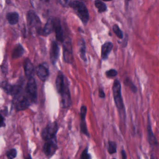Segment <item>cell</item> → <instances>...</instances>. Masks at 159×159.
Listing matches in <instances>:
<instances>
[{
	"label": "cell",
	"instance_id": "11",
	"mask_svg": "<svg viewBox=\"0 0 159 159\" xmlns=\"http://www.w3.org/2000/svg\"><path fill=\"white\" fill-rule=\"evenodd\" d=\"M87 112V108L85 105H82L80 109V116L81 122L80 123V131L83 134L86 136H89L88 129H87V124L86 122V116Z\"/></svg>",
	"mask_w": 159,
	"mask_h": 159
},
{
	"label": "cell",
	"instance_id": "8",
	"mask_svg": "<svg viewBox=\"0 0 159 159\" xmlns=\"http://www.w3.org/2000/svg\"><path fill=\"white\" fill-rule=\"evenodd\" d=\"M63 56L65 61L68 63H72L73 62L72 45L71 39L68 38L63 41Z\"/></svg>",
	"mask_w": 159,
	"mask_h": 159
},
{
	"label": "cell",
	"instance_id": "30",
	"mask_svg": "<svg viewBox=\"0 0 159 159\" xmlns=\"http://www.w3.org/2000/svg\"><path fill=\"white\" fill-rule=\"evenodd\" d=\"M5 127V123L4 122V119L3 117L0 115V128Z\"/></svg>",
	"mask_w": 159,
	"mask_h": 159
},
{
	"label": "cell",
	"instance_id": "4",
	"mask_svg": "<svg viewBox=\"0 0 159 159\" xmlns=\"http://www.w3.org/2000/svg\"><path fill=\"white\" fill-rule=\"evenodd\" d=\"M113 92L114 101L117 108L122 110L124 108V105L121 95V84L117 79H116L113 84Z\"/></svg>",
	"mask_w": 159,
	"mask_h": 159
},
{
	"label": "cell",
	"instance_id": "23",
	"mask_svg": "<svg viewBox=\"0 0 159 159\" xmlns=\"http://www.w3.org/2000/svg\"><path fill=\"white\" fill-rule=\"evenodd\" d=\"M107 151L110 155L116 153L117 145L115 142H111V141L108 142Z\"/></svg>",
	"mask_w": 159,
	"mask_h": 159
},
{
	"label": "cell",
	"instance_id": "25",
	"mask_svg": "<svg viewBox=\"0 0 159 159\" xmlns=\"http://www.w3.org/2000/svg\"><path fill=\"white\" fill-rule=\"evenodd\" d=\"M125 82H126V85L129 86V87L131 90L133 92H134V93H136V92H137V87H136V86L134 85L133 83L129 79L127 78V79L125 80Z\"/></svg>",
	"mask_w": 159,
	"mask_h": 159
},
{
	"label": "cell",
	"instance_id": "2",
	"mask_svg": "<svg viewBox=\"0 0 159 159\" xmlns=\"http://www.w3.org/2000/svg\"><path fill=\"white\" fill-rule=\"evenodd\" d=\"M28 26L32 32L43 35V29L41 28L40 18L33 11H29L27 15Z\"/></svg>",
	"mask_w": 159,
	"mask_h": 159
},
{
	"label": "cell",
	"instance_id": "21",
	"mask_svg": "<svg viewBox=\"0 0 159 159\" xmlns=\"http://www.w3.org/2000/svg\"><path fill=\"white\" fill-rule=\"evenodd\" d=\"M80 55L81 58L84 61H87L86 56V44L84 40L82 39L79 42Z\"/></svg>",
	"mask_w": 159,
	"mask_h": 159
},
{
	"label": "cell",
	"instance_id": "20",
	"mask_svg": "<svg viewBox=\"0 0 159 159\" xmlns=\"http://www.w3.org/2000/svg\"><path fill=\"white\" fill-rule=\"evenodd\" d=\"M7 18L9 24L15 25L18 22L19 16L17 12H10L7 15Z\"/></svg>",
	"mask_w": 159,
	"mask_h": 159
},
{
	"label": "cell",
	"instance_id": "16",
	"mask_svg": "<svg viewBox=\"0 0 159 159\" xmlns=\"http://www.w3.org/2000/svg\"><path fill=\"white\" fill-rule=\"evenodd\" d=\"M150 118L148 119V142L150 145L152 146H156L158 145V142L157 141L156 136L154 135L152 131V127H151V122H150Z\"/></svg>",
	"mask_w": 159,
	"mask_h": 159
},
{
	"label": "cell",
	"instance_id": "27",
	"mask_svg": "<svg viewBox=\"0 0 159 159\" xmlns=\"http://www.w3.org/2000/svg\"><path fill=\"white\" fill-rule=\"evenodd\" d=\"M17 151L16 149H11L7 152V158L9 159H14L16 157Z\"/></svg>",
	"mask_w": 159,
	"mask_h": 159
},
{
	"label": "cell",
	"instance_id": "24",
	"mask_svg": "<svg viewBox=\"0 0 159 159\" xmlns=\"http://www.w3.org/2000/svg\"><path fill=\"white\" fill-rule=\"evenodd\" d=\"M113 31L120 39H122L123 37V33L117 24H115L113 27Z\"/></svg>",
	"mask_w": 159,
	"mask_h": 159
},
{
	"label": "cell",
	"instance_id": "1",
	"mask_svg": "<svg viewBox=\"0 0 159 159\" xmlns=\"http://www.w3.org/2000/svg\"><path fill=\"white\" fill-rule=\"evenodd\" d=\"M56 88L61 96V103L64 108H68L71 105L72 101L69 85L62 72L58 73L56 81Z\"/></svg>",
	"mask_w": 159,
	"mask_h": 159
},
{
	"label": "cell",
	"instance_id": "12",
	"mask_svg": "<svg viewBox=\"0 0 159 159\" xmlns=\"http://www.w3.org/2000/svg\"><path fill=\"white\" fill-rule=\"evenodd\" d=\"M36 74L41 81H46L49 76L48 68L43 64L38 65L36 69Z\"/></svg>",
	"mask_w": 159,
	"mask_h": 159
},
{
	"label": "cell",
	"instance_id": "19",
	"mask_svg": "<svg viewBox=\"0 0 159 159\" xmlns=\"http://www.w3.org/2000/svg\"><path fill=\"white\" fill-rule=\"evenodd\" d=\"M24 52H25V50H24L22 46L20 44H18L15 47L13 52H12V58L13 59L19 58L22 57Z\"/></svg>",
	"mask_w": 159,
	"mask_h": 159
},
{
	"label": "cell",
	"instance_id": "3",
	"mask_svg": "<svg viewBox=\"0 0 159 159\" xmlns=\"http://www.w3.org/2000/svg\"><path fill=\"white\" fill-rule=\"evenodd\" d=\"M70 6L73 8L81 21L84 23H87L89 20V13L84 3L79 1H74L70 4Z\"/></svg>",
	"mask_w": 159,
	"mask_h": 159
},
{
	"label": "cell",
	"instance_id": "28",
	"mask_svg": "<svg viewBox=\"0 0 159 159\" xmlns=\"http://www.w3.org/2000/svg\"><path fill=\"white\" fill-rule=\"evenodd\" d=\"M80 159H89L91 158L89 154L88 153V148H86V149H84L81 154V156H80Z\"/></svg>",
	"mask_w": 159,
	"mask_h": 159
},
{
	"label": "cell",
	"instance_id": "33",
	"mask_svg": "<svg viewBox=\"0 0 159 159\" xmlns=\"http://www.w3.org/2000/svg\"><path fill=\"white\" fill-rule=\"evenodd\" d=\"M102 1H105V2H109V1H111L112 0H102Z\"/></svg>",
	"mask_w": 159,
	"mask_h": 159
},
{
	"label": "cell",
	"instance_id": "10",
	"mask_svg": "<svg viewBox=\"0 0 159 159\" xmlns=\"http://www.w3.org/2000/svg\"><path fill=\"white\" fill-rule=\"evenodd\" d=\"M43 146V152L48 158L53 157L58 148L56 139L46 141Z\"/></svg>",
	"mask_w": 159,
	"mask_h": 159
},
{
	"label": "cell",
	"instance_id": "29",
	"mask_svg": "<svg viewBox=\"0 0 159 159\" xmlns=\"http://www.w3.org/2000/svg\"><path fill=\"white\" fill-rule=\"evenodd\" d=\"M64 7H67L69 4V0H57Z\"/></svg>",
	"mask_w": 159,
	"mask_h": 159
},
{
	"label": "cell",
	"instance_id": "15",
	"mask_svg": "<svg viewBox=\"0 0 159 159\" xmlns=\"http://www.w3.org/2000/svg\"><path fill=\"white\" fill-rule=\"evenodd\" d=\"M113 47V44L111 42H107L105 43L102 47L101 56L103 60L107 59L108 56L111 52Z\"/></svg>",
	"mask_w": 159,
	"mask_h": 159
},
{
	"label": "cell",
	"instance_id": "22",
	"mask_svg": "<svg viewBox=\"0 0 159 159\" xmlns=\"http://www.w3.org/2000/svg\"><path fill=\"white\" fill-rule=\"evenodd\" d=\"M94 4H95V7L98 9L99 13H102V12L106 11L107 9L106 5L102 1H100V0H96Z\"/></svg>",
	"mask_w": 159,
	"mask_h": 159
},
{
	"label": "cell",
	"instance_id": "31",
	"mask_svg": "<svg viewBox=\"0 0 159 159\" xmlns=\"http://www.w3.org/2000/svg\"><path fill=\"white\" fill-rule=\"evenodd\" d=\"M99 96L101 98H105V94L102 89H100L99 90Z\"/></svg>",
	"mask_w": 159,
	"mask_h": 159
},
{
	"label": "cell",
	"instance_id": "17",
	"mask_svg": "<svg viewBox=\"0 0 159 159\" xmlns=\"http://www.w3.org/2000/svg\"><path fill=\"white\" fill-rule=\"evenodd\" d=\"M24 69L26 77L29 78L32 77L34 71V68L33 64L29 59H27L24 61Z\"/></svg>",
	"mask_w": 159,
	"mask_h": 159
},
{
	"label": "cell",
	"instance_id": "32",
	"mask_svg": "<svg viewBox=\"0 0 159 159\" xmlns=\"http://www.w3.org/2000/svg\"><path fill=\"white\" fill-rule=\"evenodd\" d=\"M121 155H122V158L123 159H126L127 158V155H126V152L125 150H123L121 151Z\"/></svg>",
	"mask_w": 159,
	"mask_h": 159
},
{
	"label": "cell",
	"instance_id": "26",
	"mask_svg": "<svg viewBox=\"0 0 159 159\" xmlns=\"http://www.w3.org/2000/svg\"><path fill=\"white\" fill-rule=\"evenodd\" d=\"M117 74V71L115 69H110V70L107 71L106 72L107 77H109V78L115 77L116 76Z\"/></svg>",
	"mask_w": 159,
	"mask_h": 159
},
{
	"label": "cell",
	"instance_id": "5",
	"mask_svg": "<svg viewBox=\"0 0 159 159\" xmlns=\"http://www.w3.org/2000/svg\"><path fill=\"white\" fill-rule=\"evenodd\" d=\"M58 130V126L56 122L49 123L42 132V137L44 141L56 139Z\"/></svg>",
	"mask_w": 159,
	"mask_h": 159
},
{
	"label": "cell",
	"instance_id": "13",
	"mask_svg": "<svg viewBox=\"0 0 159 159\" xmlns=\"http://www.w3.org/2000/svg\"><path fill=\"white\" fill-rule=\"evenodd\" d=\"M59 51L60 49L56 41H52L50 50V60L52 64H55L57 63L59 55Z\"/></svg>",
	"mask_w": 159,
	"mask_h": 159
},
{
	"label": "cell",
	"instance_id": "9",
	"mask_svg": "<svg viewBox=\"0 0 159 159\" xmlns=\"http://www.w3.org/2000/svg\"><path fill=\"white\" fill-rule=\"evenodd\" d=\"M1 87L9 95L16 97L22 92V84L12 85L7 82H3Z\"/></svg>",
	"mask_w": 159,
	"mask_h": 159
},
{
	"label": "cell",
	"instance_id": "34",
	"mask_svg": "<svg viewBox=\"0 0 159 159\" xmlns=\"http://www.w3.org/2000/svg\"><path fill=\"white\" fill-rule=\"evenodd\" d=\"M127 1H131V0H127Z\"/></svg>",
	"mask_w": 159,
	"mask_h": 159
},
{
	"label": "cell",
	"instance_id": "7",
	"mask_svg": "<svg viewBox=\"0 0 159 159\" xmlns=\"http://www.w3.org/2000/svg\"><path fill=\"white\" fill-rule=\"evenodd\" d=\"M15 105L17 111H23L27 109L30 105L31 101L27 94L20 93L15 97Z\"/></svg>",
	"mask_w": 159,
	"mask_h": 159
},
{
	"label": "cell",
	"instance_id": "18",
	"mask_svg": "<svg viewBox=\"0 0 159 159\" xmlns=\"http://www.w3.org/2000/svg\"><path fill=\"white\" fill-rule=\"evenodd\" d=\"M54 30V19L49 18L43 29V35L47 36L53 32Z\"/></svg>",
	"mask_w": 159,
	"mask_h": 159
},
{
	"label": "cell",
	"instance_id": "14",
	"mask_svg": "<svg viewBox=\"0 0 159 159\" xmlns=\"http://www.w3.org/2000/svg\"><path fill=\"white\" fill-rule=\"evenodd\" d=\"M54 30L56 33L57 40L59 42H63L64 39L63 30L61 27L60 20L59 19H54Z\"/></svg>",
	"mask_w": 159,
	"mask_h": 159
},
{
	"label": "cell",
	"instance_id": "6",
	"mask_svg": "<svg viewBox=\"0 0 159 159\" xmlns=\"http://www.w3.org/2000/svg\"><path fill=\"white\" fill-rule=\"evenodd\" d=\"M26 94L32 102H35L37 99V87L36 81L33 77L29 78L26 87Z\"/></svg>",
	"mask_w": 159,
	"mask_h": 159
}]
</instances>
